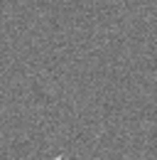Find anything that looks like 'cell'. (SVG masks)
Returning a JSON list of instances; mask_svg holds the SVG:
<instances>
[{"instance_id":"6da1fadb","label":"cell","mask_w":157,"mask_h":160,"mask_svg":"<svg viewBox=\"0 0 157 160\" xmlns=\"http://www.w3.org/2000/svg\"><path fill=\"white\" fill-rule=\"evenodd\" d=\"M54 160H69V158H66V155H59V158H54Z\"/></svg>"}]
</instances>
